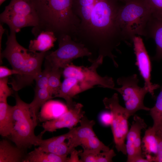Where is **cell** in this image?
<instances>
[{
    "mask_svg": "<svg viewBox=\"0 0 162 162\" xmlns=\"http://www.w3.org/2000/svg\"><path fill=\"white\" fill-rule=\"evenodd\" d=\"M134 50L136 55V65L145 81L144 86L148 89L149 93L154 97V91L159 88L158 84L151 82V64L150 59L143 42L140 36H136L133 39Z\"/></svg>",
    "mask_w": 162,
    "mask_h": 162,
    "instance_id": "obj_12",
    "label": "cell"
},
{
    "mask_svg": "<svg viewBox=\"0 0 162 162\" xmlns=\"http://www.w3.org/2000/svg\"><path fill=\"white\" fill-rule=\"evenodd\" d=\"M12 107L8 104L7 100L0 101V134L3 137L8 138L12 131Z\"/></svg>",
    "mask_w": 162,
    "mask_h": 162,
    "instance_id": "obj_21",
    "label": "cell"
},
{
    "mask_svg": "<svg viewBox=\"0 0 162 162\" xmlns=\"http://www.w3.org/2000/svg\"><path fill=\"white\" fill-rule=\"evenodd\" d=\"M116 0L118 1V0Z\"/></svg>",
    "mask_w": 162,
    "mask_h": 162,
    "instance_id": "obj_39",
    "label": "cell"
},
{
    "mask_svg": "<svg viewBox=\"0 0 162 162\" xmlns=\"http://www.w3.org/2000/svg\"><path fill=\"white\" fill-rule=\"evenodd\" d=\"M121 0V1H124V0Z\"/></svg>",
    "mask_w": 162,
    "mask_h": 162,
    "instance_id": "obj_38",
    "label": "cell"
},
{
    "mask_svg": "<svg viewBox=\"0 0 162 162\" xmlns=\"http://www.w3.org/2000/svg\"><path fill=\"white\" fill-rule=\"evenodd\" d=\"M151 9L152 17L162 20V0H146Z\"/></svg>",
    "mask_w": 162,
    "mask_h": 162,
    "instance_id": "obj_29",
    "label": "cell"
},
{
    "mask_svg": "<svg viewBox=\"0 0 162 162\" xmlns=\"http://www.w3.org/2000/svg\"><path fill=\"white\" fill-rule=\"evenodd\" d=\"M57 40L58 48L48 52L45 58L52 68L63 69L74 59L86 56L89 58L91 55L83 44L74 40L69 35H62Z\"/></svg>",
    "mask_w": 162,
    "mask_h": 162,
    "instance_id": "obj_6",
    "label": "cell"
},
{
    "mask_svg": "<svg viewBox=\"0 0 162 162\" xmlns=\"http://www.w3.org/2000/svg\"><path fill=\"white\" fill-rule=\"evenodd\" d=\"M117 82L122 86L114 87L112 89L119 93L122 96L125 108L130 117L140 110L149 111L150 108L145 106L143 103L146 94L149 92L148 89L144 86L143 87L138 86L139 79L137 74L120 77L118 79Z\"/></svg>",
    "mask_w": 162,
    "mask_h": 162,
    "instance_id": "obj_9",
    "label": "cell"
},
{
    "mask_svg": "<svg viewBox=\"0 0 162 162\" xmlns=\"http://www.w3.org/2000/svg\"><path fill=\"white\" fill-rule=\"evenodd\" d=\"M67 156L46 152L38 147L26 155L23 162H67Z\"/></svg>",
    "mask_w": 162,
    "mask_h": 162,
    "instance_id": "obj_22",
    "label": "cell"
},
{
    "mask_svg": "<svg viewBox=\"0 0 162 162\" xmlns=\"http://www.w3.org/2000/svg\"><path fill=\"white\" fill-rule=\"evenodd\" d=\"M70 130L67 133L49 139H41L37 146L44 151L61 155H68L74 150L69 146L68 139Z\"/></svg>",
    "mask_w": 162,
    "mask_h": 162,
    "instance_id": "obj_15",
    "label": "cell"
},
{
    "mask_svg": "<svg viewBox=\"0 0 162 162\" xmlns=\"http://www.w3.org/2000/svg\"><path fill=\"white\" fill-rule=\"evenodd\" d=\"M97 0H73L72 10L80 20L77 34L86 27Z\"/></svg>",
    "mask_w": 162,
    "mask_h": 162,
    "instance_id": "obj_16",
    "label": "cell"
},
{
    "mask_svg": "<svg viewBox=\"0 0 162 162\" xmlns=\"http://www.w3.org/2000/svg\"><path fill=\"white\" fill-rule=\"evenodd\" d=\"M150 115L153 122L152 128L156 130L162 126V86L154 106L150 108Z\"/></svg>",
    "mask_w": 162,
    "mask_h": 162,
    "instance_id": "obj_26",
    "label": "cell"
},
{
    "mask_svg": "<svg viewBox=\"0 0 162 162\" xmlns=\"http://www.w3.org/2000/svg\"><path fill=\"white\" fill-rule=\"evenodd\" d=\"M51 70L52 67L50 64L45 61V69L35 80L36 82L35 89L47 88L49 78Z\"/></svg>",
    "mask_w": 162,
    "mask_h": 162,
    "instance_id": "obj_28",
    "label": "cell"
},
{
    "mask_svg": "<svg viewBox=\"0 0 162 162\" xmlns=\"http://www.w3.org/2000/svg\"><path fill=\"white\" fill-rule=\"evenodd\" d=\"M116 0H97L86 28L75 40L83 44L91 53L88 60L109 57L116 67L118 64L113 52L124 41L117 21L119 7Z\"/></svg>",
    "mask_w": 162,
    "mask_h": 162,
    "instance_id": "obj_1",
    "label": "cell"
},
{
    "mask_svg": "<svg viewBox=\"0 0 162 162\" xmlns=\"http://www.w3.org/2000/svg\"><path fill=\"white\" fill-rule=\"evenodd\" d=\"M152 38L156 46V52L153 59H162V20L152 17L149 21L145 31V36Z\"/></svg>",
    "mask_w": 162,
    "mask_h": 162,
    "instance_id": "obj_18",
    "label": "cell"
},
{
    "mask_svg": "<svg viewBox=\"0 0 162 162\" xmlns=\"http://www.w3.org/2000/svg\"><path fill=\"white\" fill-rule=\"evenodd\" d=\"M117 16L124 41L127 44L137 35L145 36L148 24L152 18L150 7L146 0H124Z\"/></svg>",
    "mask_w": 162,
    "mask_h": 162,
    "instance_id": "obj_3",
    "label": "cell"
},
{
    "mask_svg": "<svg viewBox=\"0 0 162 162\" xmlns=\"http://www.w3.org/2000/svg\"><path fill=\"white\" fill-rule=\"evenodd\" d=\"M105 108L111 112L112 119L111 126L115 147L118 152L127 155L125 140L128 131V119L130 117L125 107L119 104L118 94L103 100Z\"/></svg>",
    "mask_w": 162,
    "mask_h": 162,
    "instance_id": "obj_8",
    "label": "cell"
},
{
    "mask_svg": "<svg viewBox=\"0 0 162 162\" xmlns=\"http://www.w3.org/2000/svg\"><path fill=\"white\" fill-rule=\"evenodd\" d=\"M134 115L130 128L126 137L127 162H132L136 158L143 156L140 135L141 130L145 129L147 125L143 119L137 115Z\"/></svg>",
    "mask_w": 162,
    "mask_h": 162,
    "instance_id": "obj_13",
    "label": "cell"
},
{
    "mask_svg": "<svg viewBox=\"0 0 162 162\" xmlns=\"http://www.w3.org/2000/svg\"><path fill=\"white\" fill-rule=\"evenodd\" d=\"M18 74L16 71L13 69H10L4 66L0 67V79L8 77L12 75H17Z\"/></svg>",
    "mask_w": 162,
    "mask_h": 162,
    "instance_id": "obj_33",
    "label": "cell"
},
{
    "mask_svg": "<svg viewBox=\"0 0 162 162\" xmlns=\"http://www.w3.org/2000/svg\"><path fill=\"white\" fill-rule=\"evenodd\" d=\"M103 61V59L98 58L88 67L76 66L70 63L63 69L62 74L64 78L72 77L76 79L83 92L97 85L112 89L115 86L112 78L107 76H101L97 72V68Z\"/></svg>",
    "mask_w": 162,
    "mask_h": 162,
    "instance_id": "obj_7",
    "label": "cell"
},
{
    "mask_svg": "<svg viewBox=\"0 0 162 162\" xmlns=\"http://www.w3.org/2000/svg\"><path fill=\"white\" fill-rule=\"evenodd\" d=\"M116 154L113 149L106 151L96 153L95 154V162H112L113 158Z\"/></svg>",
    "mask_w": 162,
    "mask_h": 162,
    "instance_id": "obj_31",
    "label": "cell"
},
{
    "mask_svg": "<svg viewBox=\"0 0 162 162\" xmlns=\"http://www.w3.org/2000/svg\"><path fill=\"white\" fill-rule=\"evenodd\" d=\"M31 1L39 21L38 27L32 29L35 36L43 31H50L57 38L65 35L75 38L80 20L73 12V0Z\"/></svg>",
    "mask_w": 162,
    "mask_h": 162,
    "instance_id": "obj_2",
    "label": "cell"
},
{
    "mask_svg": "<svg viewBox=\"0 0 162 162\" xmlns=\"http://www.w3.org/2000/svg\"><path fill=\"white\" fill-rule=\"evenodd\" d=\"M24 150L3 139L0 142V162H23L26 156Z\"/></svg>",
    "mask_w": 162,
    "mask_h": 162,
    "instance_id": "obj_20",
    "label": "cell"
},
{
    "mask_svg": "<svg viewBox=\"0 0 162 162\" xmlns=\"http://www.w3.org/2000/svg\"><path fill=\"white\" fill-rule=\"evenodd\" d=\"M16 104L12 106L13 126L9 138L15 145L24 150L32 146H37L38 142L42 139L36 136L34 130L37 125V117L34 115L30 104L23 101L15 92Z\"/></svg>",
    "mask_w": 162,
    "mask_h": 162,
    "instance_id": "obj_4",
    "label": "cell"
},
{
    "mask_svg": "<svg viewBox=\"0 0 162 162\" xmlns=\"http://www.w3.org/2000/svg\"><path fill=\"white\" fill-rule=\"evenodd\" d=\"M158 145V138L152 127L146 129L142 140V148L145 155L157 153Z\"/></svg>",
    "mask_w": 162,
    "mask_h": 162,
    "instance_id": "obj_23",
    "label": "cell"
},
{
    "mask_svg": "<svg viewBox=\"0 0 162 162\" xmlns=\"http://www.w3.org/2000/svg\"><path fill=\"white\" fill-rule=\"evenodd\" d=\"M8 77L0 79V101L7 100L13 93V90L8 86Z\"/></svg>",
    "mask_w": 162,
    "mask_h": 162,
    "instance_id": "obj_30",
    "label": "cell"
},
{
    "mask_svg": "<svg viewBox=\"0 0 162 162\" xmlns=\"http://www.w3.org/2000/svg\"><path fill=\"white\" fill-rule=\"evenodd\" d=\"M35 37L36 39L30 41L28 47L29 50L33 52L48 51L57 40L54 32L50 31H43Z\"/></svg>",
    "mask_w": 162,
    "mask_h": 162,
    "instance_id": "obj_19",
    "label": "cell"
},
{
    "mask_svg": "<svg viewBox=\"0 0 162 162\" xmlns=\"http://www.w3.org/2000/svg\"><path fill=\"white\" fill-rule=\"evenodd\" d=\"M6 0H0V4L1 5L2 3L4 2Z\"/></svg>",
    "mask_w": 162,
    "mask_h": 162,
    "instance_id": "obj_37",
    "label": "cell"
},
{
    "mask_svg": "<svg viewBox=\"0 0 162 162\" xmlns=\"http://www.w3.org/2000/svg\"><path fill=\"white\" fill-rule=\"evenodd\" d=\"M83 152L86 153H96L106 151L110 149L100 141L96 135L92 136L81 146Z\"/></svg>",
    "mask_w": 162,
    "mask_h": 162,
    "instance_id": "obj_25",
    "label": "cell"
},
{
    "mask_svg": "<svg viewBox=\"0 0 162 162\" xmlns=\"http://www.w3.org/2000/svg\"><path fill=\"white\" fill-rule=\"evenodd\" d=\"M53 98L47 88L35 89L34 99L30 103L34 116L37 117V114L40 108L48 101Z\"/></svg>",
    "mask_w": 162,
    "mask_h": 162,
    "instance_id": "obj_24",
    "label": "cell"
},
{
    "mask_svg": "<svg viewBox=\"0 0 162 162\" xmlns=\"http://www.w3.org/2000/svg\"><path fill=\"white\" fill-rule=\"evenodd\" d=\"M79 82L76 79L69 77L65 78L62 83L60 89L55 98H63L68 108L72 107L76 104L73 100L76 95L82 92Z\"/></svg>",
    "mask_w": 162,
    "mask_h": 162,
    "instance_id": "obj_17",
    "label": "cell"
},
{
    "mask_svg": "<svg viewBox=\"0 0 162 162\" xmlns=\"http://www.w3.org/2000/svg\"><path fill=\"white\" fill-rule=\"evenodd\" d=\"M16 34L15 32L10 30V34L8 35L6 48L0 54V62L3 58L7 59L12 69L18 72L16 75H18L23 72L31 64L33 52L18 42Z\"/></svg>",
    "mask_w": 162,
    "mask_h": 162,
    "instance_id": "obj_10",
    "label": "cell"
},
{
    "mask_svg": "<svg viewBox=\"0 0 162 162\" xmlns=\"http://www.w3.org/2000/svg\"><path fill=\"white\" fill-rule=\"evenodd\" d=\"M83 105L76 103L67 111L55 118L48 120L43 123V130L39 134L41 136L46 132H53L59 129L68 128L70 129L80 123L85 112L83 110Z\"/></svg>",
    "mask_w": 162,
    "mask_h": 162,
    "instance_id": "obj_11",
    "label": "cell"
},
{
    "mask_svg": "<svg viewBox=\"0 0 162 162\" xmlns=\"http://www.w3.org/2000/svg\"><path fill=\"white\" fill-rule=\"evenodd\" d=\"M77 127L70 129V135L68 139L69 146L74 150L76 147L81 145L92 136L96 135L93 129L95 124L93 120L88 119L85 115Z\"/></svg>",
    "mask_w": 162,
    "mask_h": 162,
    "instance_id": "obj_14",
    "label": "cell"
},
{
    "mask_svg": "<svg viewBox=\"0 0 162 162\" xmlns=\"http://www.w3.org/2000/svg\"><path fill=\"white\" fill-rule=\"evenodd\" d=\"M157 136L162 140V126L160 127L156 131Z\"/></svg>",
    "mask_w": 162,
    "mask_h": 162,
    "instance_id": "obj_36",
    "label": "cell"
},
{
    "mask_svg": "<svg viewBox=\"0 0 162 162\" xmlns=\"http://www.w3.org/2000/svg\"><path fill=\"white\" fill-rule=\"evenodd\" d=\"M1 23L16 33L26 27H38L39 21L31 0H11L0 15Z\"/></svg>",
    "mask_w": 162,
    "mask_h": 162,
    "instance_id": "obj_5",
    "label": "cell"
},
{
    "mask_svg": "<svg viewBox=\"0 0 162 162\" xmlns=\"http://www.w3.org/2000/svg\"><path fill=\"white\" fill-rule=\"evenodd\" d=\"M70 156L68 158L67 162H81L78 154V151L75 149L70 154Z\"/></svg>",
    "mask_w": 162,
    "mask_h": 162,
    "instance_id": "obj_35",
    "label": "cell"
},
{
    "mask_svg": "<svg viewBox=\"0 0 162 162\" xmlns=\"http://www.w3.org/2000/svg\"><path fill=\"white\" fill-rule=\"evenodd\" d=\"M63 70L52 68L49 78L47 88L53 98L58 94L60 89L62 83L60 79Z\"/></svg>",
    "mask_w": 162,
    "mask_h": 162,
    "instance_id": "obj_27",
    "label": "cell"
},
{
    "mask_svg": "<svg viewBox=\"0 0 162 162\" xmlns=\"http://www.w3.org/2000/svg\"><path fill=\"white\" fill-rule=\"evenodd\" d=\"M100 119L103 125L106 126H111L112 122V116L110 112H104L100 115Z\"/></svg>",
    "mask_w": 162,
    "mask_h": 162,
    "instance_id": "obj_32",
    "label": "cell"
},
{
    "mask_svg": "<svg viewBox=\"0 0 162 162\" xmlns=\"http://www.w3.org/2000/svg\"><path fill=\"white\" fill-rule=\"evenodd\" d=\"M158 145L157 152L155 155L153 156V161L155 162H162V140L158 137Z\"/></svg>",
    "mask_w": 162,
    "mask_h": 162,
    "instance_id": "obj_34",
    "label": "cell"
}]
</instances>
